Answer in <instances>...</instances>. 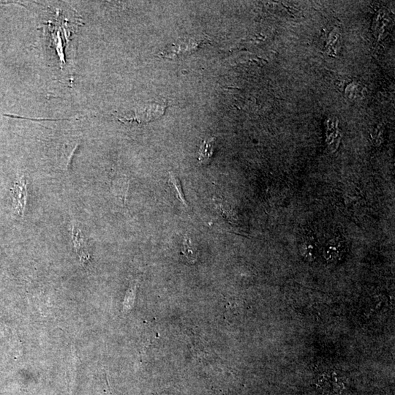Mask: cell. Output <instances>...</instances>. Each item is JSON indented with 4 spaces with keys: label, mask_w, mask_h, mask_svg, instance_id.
<instances>
[{
    "label": "cell",
    "mask_w": 395,
    "mask_h": 395,
    "mask_svg": "<svg viewBox=\"0 0 395 395\" xmlns=\"http://www.w3.org/2000/svg\"><path fill=\"white\" fill-rule=\"evenodd\" d=\"M13 194H14L15 209L19 215H24L27 197V185L24 178L18 179L17 182L14 184Z\"/></svg>",
    "instance_id": "6da1fadb"
},
{
    "label": "cell",
    "mask_w": 395,
    "mask_h": 395,
    "mask_svg": "<svg viewBox=\"0 0 395 395\" xmlns=\"http://www.w3.org/2000/svg\"><path fill=\"white\" fill-rule=\"evenodd\" d=\"M215 139L214 138L207 140L204 142L199 151V161L202 165H207L211 161L214 152V143Z\"/></svg>",
    "instance_id": "7a4b0ae2"
},
{
    "label": "cell",
    "mask_w": 395,
    "mask_h": 395,
    "mask_svg": "<svg viewBox=\"0 0 395 395\" xmlns=\"http://www.w3.org/2000/svg\"><path fill=\"white\" fill-rule=\"evenodd\" d=\"M168 182H169L170 185L172 187L173 190L175 191L176 196L178 198L179 201L182 202V203L184 206L187 207V202H186L185 199H184L182 187H181V184L179 179L175 176L173 175L172 174H170V177Z\"/></svg>",
    "instance_id": "3957f363"
},
{
    "label": "cell",
    "mask_w": 395,
    "mask_h": 395,
    "mask_svg": "<svg viewBox=\"0 0 395 395\" xmlns=\"http://www.w3.org/2000/svg\"><path fill=\"white\" fill-rule=\"evenodd\" d=\"M183 253L184 256L187 258V260L191 263L195 262L196 261V257L194 256L193 249L192 248L190 244V240L187 236H185L183 241Z\"/></svg>",
    "instance_id": "277c9868"
}]
</instances>
